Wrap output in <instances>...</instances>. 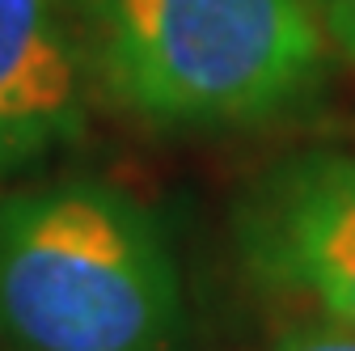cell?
Instances as JSON below:
<instances>
[{"label": "cell", "mask_w": 355, "mask_h": 351, "mask_svg": "<svg viewBox=\"0 0 355 351\" xmlns=\"http://www.w3.org/2000/svg\"><path fill=\"white\" fill-rule=\"evenodd\" d=\"M80 42L60 0H0V178L80 136Z\"/></svg>", "instance_id": "277c9868"}, {"label": "cell", "mask_w": 355, "mask_h": 351, "mask_svg": "<svg viewBox=\"0 0 355 351\" xmlns=\"http://www.w3.org/2000/svg\"><path fill=\"white\" fill-rule=\"evenodd\" d=\"M102 89L161 127H229L296 110L326 76L309 0H76Z\"/></svg>", "instance_id": "7a4b0ae2"}, {"label": "cell", "mask_w": 355, "mask_h": 351, "mask_svg": "<svg viewBox=\"0 0 355 351\" xmlns=\"http://www.w3.org/2000/svg\"><path fill=\"white\" fill-rule=\"evenodd\" d=\"M279 351H355V330L334 322L330 330H309V334L288 339Z\"/></svg>", "instance_id": "8992f818"}, {"label": "cell", "mask_w": 355, "mask_h": 351, "mask_svg": "<svg viewBox=\"0 0 355 351\" xmlns=\"http://www.w3.org/2000/svg\"><path fill=\"white\" fill-rule=\"evenodd\" d=\"M237 250L254 280L318 300L355 330V148L271 165L237 207Z\"/></svg>", "instance_id": "3957f363"}, {"label": "cell", "mask_w": 355, "mask_h": 351, "mask_svg": "<svg viewBox=\"0 0 355 351\" xmlns=\"http://www.w3.org/2000/svg\"><path fill=\"white\" fill-rule=\"evenodd\" d=\"M182 284L157 216L98 178L0 199V334L17 351H173Z\"/></svg>", "instance_id": "6da1fadb"}, {"label": "cell", "mask_w": 355, "mask_h": 351, "mask_svg": "<svg viewBox=\"0 0 355 351\" xmlns=\"http://www.w3.org/2000/svg\"><path fill=\"white\" fill-rule=\"evenodd\" d=\"M326 38L355 64V0H309Z\"/></svg>", "instance_id": "5b68a950"}]
</instances>
